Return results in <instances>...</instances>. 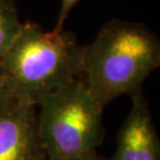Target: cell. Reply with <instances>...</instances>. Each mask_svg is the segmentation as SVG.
Instances as JSON below:
<instances>
[{"mask_svg":"<svg viewBox=\"0 0 160 160\" xmlns=\"http://www.w3.org/2000/svg\"><path fill=\"white\" fill-rule=\"evenodd\" d=\"M83 48L73 32L23 23L0 60V77L15 100L37 106L46 96L81 79Z\"/></svg>","mask_w":160,"mask_h":160,"instance_id":"cell-1","label":"cell"},{"mask_svg":"<svg viewBox=\"0 0 160 160\" xmlns=\"http://www.w3.org/2000/svg\"><path fill=\"white\" fill-rule=\"evenodd\" d=\"M160 65L156 34L139 23L113 19L83 48L81 80L105 106L123 95H132Z\"/></svg>","mask_w":160,"mask_h":160,"instance_id":"cell-2","label":"cell"},{"mask_svg":"<svg viewBox=\"0 0 160 160\" xmlns=\"http://www.w3.org/2000/svg\"><path fill=\"white\" fill-rule=\"evenodd\" d=\"M103 105L81 79L37 104L39 138L47 160H75L103 142Z\"/></svg>","mask_w":160,"mask_h":160,"instance_id":"cell-3","label":"cell"},{"mask_svg":"<svg viewBox=\"0 0 160 160\" xmlns=\"http://www.w3.org/2000/svg\"><path fill=\"white\" fill-rule=\"evenodd\" d=\"M0 160H47L37 123V106L12 101L0 111Z\"/></svg>","mask_w":160,"mask_h":160,"instance_id":"cell-4","label":"cell"},{"mask_svg":"<svg viewBox=\"0 0 160 160\" xmlns=\"http://www.w3.org/2000/svg\"><path fill=\"white\" fill-rule=\"evenodd\" d=\"M132 96V106L118 135L112 160H160V143L148 100L142 89Z\"/></svg>","mask_w":160,"mask_h":160,"instance_id":"cell-5","label":"cell"},{"mask_svg":"<svg viewBox=\"0 0 160 160\" xmlns=\"http://www.w3.org/2000/svg\"><path fill=\"white\" fill-rule=\"evenodd\" d=\"M22 25L15 0H0V60L17 39Z\"/></svg>","mask_w":160,"mask_h":160,"instance_id":"cell-6","label":"cell"},{"mask_svg":"<svg viewBox=\"0 0 160 160\" xmlns=\"http://www.w3.org/2000/svg\"><path fill=\"white\" fill-rule=\"evenodd\" d=\"M79 0H62V5H60V11L58 15V19L56 21L55 26L52 30L60 31L63 29V24L68 18L70 12L75 8V5L77 4Z\"/></svg>","mask_w":160,"mask_h":160,"instance_id":"cell-7","label":"cell"},{"mask_svg":"<svg viewBox=\"0 0 160 160\" xmlns=\"http://www.w3.org/2000/svg\"><path fill=\"white\" fill-rule=\"evenodd\" d=\"M12 101H15V99L12 98V94L0 77V111L4 109L6 106H8Z\"/></svg>","mask_w":160,"mask_h":160,"instance_id":"cell-8","label":"cell"},{"mask_svg":"<svg viewBox=\"0 0 160 160\" xmlns=\"http://www.w3.org/2000/svg\"><path fill=\"white\" fill-rule=\"evenodd\" d=\"M75 160H112V159L105 158L104 156L98 154L97 150H92V151H89L88 153H85V154L81 155L80 157L76 158Z\"/></svg>","mask_w":160,"mask_h":160,"instance_id":"cell-9","label":"cell"}]
</instances>
